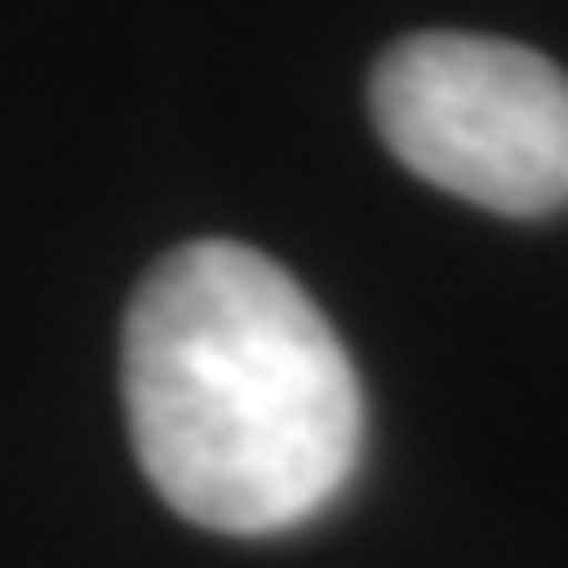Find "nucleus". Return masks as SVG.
Instances as JSON below:
<instances>
[{
  "label": "nucleus",
  "instance_id": "nucleus-1",
  "mask_svg": "<svg viewBox=\"0 0 568 568\" xmlns=\"http://www.w3.org/2000/svg\"><path fill=\"white\" fill-rule=\"evenodd\" d=\"M124 418L158 500L213 535H288L363 459L343 336L240 240H192L144 274L124 315Z\"/></svg>",
  "mask_w": 568,
  "mask_h": 568
},
{
  "label": "nucleus",
  "instance_id": "nucleus-2",
  "mask_svg": "<svg viewBox=\"0 0 568 568\" xmlns=\"http://www.w3.org/2000/svg\"><path fill=\"white\" fill-rule=\"evenodd\" d=\"M371 116L404 172L500 220L568 206V75L494 34H412L371 75Z\"/></svg>",
  "mask_w": 568,
  "mask_h": 568
}]
</instances>
